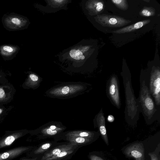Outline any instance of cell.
<instances>
[{"label": "cell", "mask_w": 160, "mask_h": 160, "mask_svg": "<svg viewBox=\"0 0 160 160\" xmlns=\"http://www.w3.org/2000/svg\"><path fill=\"white\" fill-rule=\"evenodd\" d=\"M92 46L86 40L83 39L63 50L58 55V59L69 67L82 68L93 53Z\"/></svg>", "instance_id": "6da1fadb"}, {"label": "cell", "mask_w": 160, "mask_h": 160, "mask_svg": "<svg viewBox=\"0 0 160 160\" xmlns=\"http://www.w3.org/2000/svg\"><path fill=\"white\" fill-rule=\"evenodd\" d=\"M94 19L102 26L109 27L119 28L131 22L130 21L118 16L105 14L98 15Z\"/></svg>", "instance_id": "7a4b0ae2"}, {"label": "cell", "mask_w": 160, "mask_h": 160, "mask_svg": "<svg viewBox=\"0 0 160 160\" xmlns=\"http://www.w3.org/2000/svg\"><path fill=\"white\" fill-rule=\"evenodd\" d=\"M46 6L37 4V7L40 11L47 13H55L61 10H67L68 4L72 0H45Z\"/></svg>", "instance_id": "3957f363"}, {"label": "cell", "mask_w": 160, "mask_h": 160, "mask_svg": "<svg viewBox=\"0 0 160 160\" xmlns=\"http://www.w3.org/2000/svg\"><path fill=\"white\" fill-rule=\"evenodd\" d=\"M81 6L84 12L87 15L94 16L98 14L102 10L104 3L101 0H82Z\"/></svg>", "instance_id": "277c9868"}, {"label": "cell", "mask_w": 160, "mask_h": 160, "mask_svg": "<svg viewBox=\"0 0 160 160\" xmlns=\"http://www.w3.org/2000/svg\"><path fill=\"white\" fill-rule=\"evenodd\" d=\"M32 146H21L15 147L0 153V160H12L23 153L31 151Z\"/></svg>", "instance_id": "5b68a950"}, {"label": "cell", "mask_w": 160, "mask_h": 160, "mask_svg": "<svg viewBox=\"0 0 160 160\" xmlns=\"http://www.w3.org/2000/svg\"><path fill=\"white\" fill-rule=\"evenodd\" d=\"M24 131L7 132L0 138V149L11 146L16 140L27 133Z\"/></svg>", "instance_id": "8992f818"}, {"label": "cell", "mask_w": 160, "mask_h": 160, "mask_svg": "<svg viewBox=\"0 0 160 160\" xmlns=\"http://www.w3.org/2000/svg\"><path fill=\"white\" fill-rule=\"evenodd\" d=\"M128 157L134 158L135 160H145L144 150L142 143H136L128 146L125 151Z\"/></svg>", "instance_id": "52a82bcc"}, {"label": "cell", "mask_w": 160, "mask_h": 160, "mask_svg": "<svg viewBox=\"0 0 160 160\" xmlns=\"http://www.w3.org/2000/svg\"><path fill=\"white\" fill-rule=\"evenodd\" d=\"M160 71L156 70L153 73L151 80L150 89L157 103H159L160 92Z\"/></svg>", "instance_id": "ba28073f"}, {"label": "cell", "mask_w": 160, "mask_h": 160, "mask_svg": "<svg viewBox=\"0 0 160 160\" xmlns=\"http://www.w3.org/2000/svg\"><path fill=\"white\" fill-rule=\"evenodd\" d=\"M76 144L69 142L54 147L45 152L41 160H44L48 158L57 155L62 152L72 148Z\"/></svg>", "instance_id": "9c48e42d"}, {"label": "cell", "mask_w": 160, "mask_h": 160, "mask_svg": "<svg viewBox=\"0 0 160 160\" xmlns=\"http://www.w3.org/2000/svg\"><path fill=\"white\" fill-rule=\"evenodd\" d=\"M79 148L80 147L76 145L62 152L57 155L48 158L44 160H66L71 157Z\"/></svg>", "instance_id": "30bf717a"}, {"label": "cell", "mask_w": 160, "mask_h": 160, "mask_svg": "<svg viewBox=\"0 0 160 160\" xmlns=\"http://www.w3.org/2000/svg\"><path fill=\"white\" fill-rule=\"evenodd\" d=\"M150 21L151 20L150 19L140 21L135 23L114 31L113 32L118 34L131 32L141 28L144 26L149 23Z\"/></svg>", "instance_id": "8fae6325"}, {"label": "cell", "mask_w": 160, "mask_h": 160, "mask_svg": "<svg viewBox=\"0 0 160 160\" xmlns=\"http://www.w3.org/2000/svg\"><path fill=\"white\" fill-rule=\"evenodd\" d=\"M64 130V128L59 127L57 125L52 124L43 128L41 133L44 136L50 137L58 134Z\"/></svg>", "instance_id": "7c38bea8"}, {"label": "cell", "mask_w": 160, "mask_h": 160, "mask_svg": "<svg viewBox=\"0 0 160 160\" xmlns=\"http://www.w3.org/2000/svg\"><path fill=\"white\" fill-rule=\"evenodd\" d=\"M66 140L69 142L75 144L81 147L88 145L94 140V138L81 137H66Z\"/></svg>", "instance_id": "4fadbf2b"}, {"label": "cell", "mask_w": 160, "mask_h": 160, "mask_svg": "<svg viewBox=\"0 0 160 160\" xmlns=\"http://www.w3.org/2000/svg\"><path fill=\"white\" fill-rule=\"evenodd\" d=\"M56 142H48L44 143L36 149L31 150L28 154L30 157H34L37 155L45 152L50 150L51 147L54 146Z\"/></svg>", "instance_id": "5bb4252c"}, {"label": "cell", "mask_w": 160, "mask_h": 160, "mask_svg": "<svg viewBox=\"0 0 160 160\" xmlns=\"http://www.w3.org/2000/svg\"><path fill=\"white\" fill-rule=\"evenodd\" d=\"M94 133L92 132L86 131H74L67 132L65 136L94 138Z\"/></svg>", "instance_id": "9a60e30c"}, {"label": "cell", "mask_w": 160, "mask_h": 160, "mask_svg": "<svg viewBox=\"0 0 160 160\" xmlns=\"http://www.w3.org/2000/svg\"><path fill=\"white\" fill-rule=\"evenodd\" d=\"M109 93L110 96L115 101L116 103L119 102V98L117 87L115 84L112 82L109 87Z\"/></svg>", "instance_id": "2e32d148"}, {"label": "cell", "mask_w": 160, "mask_h": 160, "mask_svg": "<svg viewBox=\"0 0 160 160\" xmlns=\"http://www.w3.org/2000/svg\"><path fill=\"white\" fill-rule=\"evenodd\" d=\"M139 14L142 16H152L155 15V10L152 7H145L140 12Z\"/></svg>", "instance_id": "e0dca14e"}, {"label": "cell", "mask_w": 160, "mask_h": 160, "mask_svg": "<svg viewBox=\"0 0 160 160\" xmlns=\"http://www.w3.org/2000/svg\"><path fill=\"white\" fill-rule=\"evenodd\" d=\"M111 1L121 9L126 10L128 8V4L126 0H112Z\"/></svg>", "instance_id": "ac0fdd59"}, {"label": "cell", "mask_w": 160, "mask_h": 160, "mask_svg": "<svg viewBox=\"0 0 160 160\" xmlns=\"http://www.w3.org/2000/svg\"><path fill=\"white\" fill-rule=\"evenodd\" d=\"M144 103L146 109L148 111H152L154 108V104L152 99L150 96H147L144 100Z\"/></svg>", "instance_id": "d6986e66"}, {"label": "cell", "mask_w": 160, "mask_h": 160, "mask_svg": "<svg viewBox=\"0 0 160 160\" xmlns=\"http://www.w3.org/2000/svg\"><path fill=\"white\" fill-rule=\"evenodd\" d=\"M71 87L69 86H65L62 87V88H60L58 91H56V93H59V94L62 95H67L70 92H71L72 88Z\"/></svg>", "instance_id": "ffe728a7"}, {"label": "cell", "mask_w": 160, "mask_h": 160, "mask_svg": "<svg viewBox=\"0 0 160 160\" xmlns=\"http://www.w3.org/2000/svg\"><path fill=\"white\" fill-rule=\"evenodd\" d=\"M11 22L14 24L19 25L21 23L20 20L18 18H13L11 20Z\"/></svg>", "instance_id": "44dd1931"}, {"label": "cell", "mask_w": 160, "mask_h": 160, "mask_svg": "<svg viewBox=\"0 0 160 160\" xmlns=\"http://www.w3.org/2000/svg\"><path fill=\"white\" fill-rule=\"evenodd\" d=\"M89 157L91 160H103L100 157L94 155H91Z\"/></svg>", "instance_id": "7402d4cb"}, {"label": "cell", "mask_w": 160, "mask_h": 160, "mask_svg": "<svg viewBox=\"0 0 160 160\" xmlns=\"http://www.w3.org/2000/svg\"><path fill=\"white\" fill-rule=\"evenodd\" d=\"M29 77L31 80L33 81H37L38 80V77L35 74H30Z\"/></svg>", "instance_id": "603a6c76"}, {"label": "cell", "mask_w": 160, "mask_h": 160, "mask_svg": "<svg viewBox=\"0 0 160 160\" xmlns=\"http://www.w3.org/2000/svg\"><path fill=\"white\" fill-rule=\"evenodd\" d=\"M3 49L4 51L9 52H12L13 51V49L12 47L8 46H4Z\"/></svg>", "instance_id": "cb8c5ba5"}, {"label": "cell", "mask_w": 160, "mask_h": 160, "mask_svg": "<svg viewBox=\"0 0 160 160\" xmlns=\"http://www.w3.org/2000/svg\"><path fill=\"white\" fill-rule=\"evenodd\" d=\"M151 160H158V158L156 155L154 153H149Z\"/></svg>", "instance_id": "d4e9b609"}, {"label": "cell", "mask_w": 160, "mask_h": 160, "mask_svg": "<svg viewBox=\"0 0 160 160\" xmlns=\"http://www.w3.org/2000/svg\"><path fill=\"white\" fill-rule=\"evenodd\" d=\"M5 96V92L4 90L1 88H0V98H2Z\"/></svg>", "instance_id": "484cf974"}, {"label": "cell", "mask_w": 160, "mask_h": 160, "mask_svg": "<svg viewBox=\"0 0 160 160\" xmlns=\"http://www.w3.org/2000/svg\"><path fill=\"white\" fill-rule=\"evenodd\" d=\"M108 121L110 122H112L114 120V118L113 116L111 115H109L108 116Z\"/></svg>", "instance_id": "4316f807"}, {"label": "cell", "mask_w": 160, "mask_h": 160, "mask_svg": "<svg viewBox=\"0 0 160 160\" xmlns=\"http://www.w3.org/2000/svg\"><path fill=\"white\" fill-rule=\"evenodd\" d=\"M19 160H36V159H28L25 157H23L20 158Z\"/></svg>", "instance_id": "83f0119b"}, {"label": "cell", "mask_w": 160, "mask_h": 160, "mask_svg": "<svg viewBox=\"0 0 160 160\" xmlns=\"http://www.w3.org/2000/svg\"><path fill=\"white\" fill-rule=\"evenodd\" d=\"M143 1H145L147 2H149L150 1H149V0H148V1L143 0Z\"/></svg>", "instance_id": "f1b7e54d"}]
</instances>
